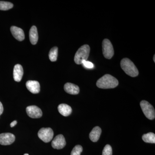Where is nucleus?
Wrapping results in <instances>:
<instances>
[{
	"mask_svg": "<svg viewBox=\"0 0 155 155\" xmlns=\"http://www.w3.org/2000/svg\"><path fill=\"white\" fill-rule=\"evenodd\" d=\"M119 81L116 78L109 74H106L99 79L97 86L102 89L114 88L118 86Z\"/></svg>",
	"mask_w": 155,
	"mask_h": 155,
	"instance_id": "obj_1",
	"label": "nucleus"
},
{
	"mask_svg": "<svg viewBox=\"0 0 155 155\" xmlns=\"http://www.w3.org/2000/svg\"><path fill=\"white\" fill-rule=\"evenodd\" d=\"M121 67L126 74L131 77H136L139 74L137 68L133 62L127 58H124L121 61Z\"/></svg>",
	"mask_w": 155,
	"mask_h": 155,
	"instance_id": "obj_2",
	"label": "nucleus"
},
{
	"mask_svg": "<svg viewBox=\"0 0 155 155\" xmlns=\"http://www.w3.org/2000/svg\"><path fill=\"white\" fill-rule=\"evenodd\" d=\"M90 52V48L87 45H84L81 47L75 54L74 61L76 64L79 65L82 62L86 61L88 58Z\"/></svg>",
	"mask_w": 155,
	"mask_h": 155,
	"instance_id": "obj_3",
	"label": "nucleus"
},
{
	"mask_svg": "<svg viewBox=\"0 0 155 155\" xmlns=\"http://www.w3.org/2000/svg\"><path fill=\"white\" fill-rule=\"evenodd\" d=\"M140 105L143 114L147 119L150 120L155 119L154 108L151 104L147 101H142L140 103Z\"/></svg>",
	"mask_w": 155,
	"mask_h": 155,
	"instance_id": "obj_4",
	"label": "nucleus"
},
{
	"mask_svg": "<svg viewBox=\"0 0 155 155\" xmlns=\"http://www.w3.org/2000/svg\"><path fill=\"white\" fill-rule=\"evenodd\" d=\"M103 54L105 58L110 59L114 54V48L110 41L108 39H105L102 43Z\"/></svg>",
	"mask_w": 155,
	"mask_h": 155,
	"instance_id": "obj_5",
	"label": "nucleus"
},
{
	"mask_svg": "<svg viewBox=\"0 0 155 155\" xmlns=\"http://www.w3.org/2000/svg\"><path fill=\"white\" fill-rule=\"evenodd\" d=\"M39 138L45 143H48L51 141L54 136V132L51 128H41L38 132Z\"/></svg>",
	"mask_w": 155,
	"mask_h": 155,
	"instance_id": "obj_6",
	"label": "nucleus"
},
{
	"mask_svg": "<svg viewBox=\"0 0 155 155\" xmlns=\"http://www.w3.org/2000/svg\"><path fill=\"white\" fill-rule=\"evenodd\" d=\"M26 113L28 116L33 119H37L42 116L41 110L36 106H30L26 108Z\"/></svg>",
	"mask_w": 155,
	"mask_h": 155,
	"instance_id": "obj_7",
	"label": "nucleus"
},
{
	"mask_svg": "<svg viewBox=\"0 0 155 155\" xmlns=\"http://www.w3.org/2000/svg\"><path fill=\"white\" fill-rule=\"evenodd\" d=\"M15 140V136L12 134L5 133L0 134V144L2 145H11L14 142Z\"/></svg>",
	"mask_w": 155,
	"mask_h": 155,
	"instance_id": "obj_8",
	"label": "nucleus"
},
{
	"mask_svg": "<svg viewBox=\"0 0 155 155\" xmlns=\"http://www.w3.org/2000/svg\"><path fill=\"white\" fill-rule=\"evenodd\" d=\"M66 145V141L64 136L62 134L57 135L52 142L51 145L53 148L56 149H63Z\"/></svg>",
	"mask_w": 155,
	"mask_h": 155,
	"instance_id": "obj_9",
	"label": "nucleus"
},
{
	"mask_svg": "<svg viewBox=\"0 0 155 155\" xmlns=\"http://www.w3.org/2000/svg\"><path fill=\"white\" fill-rule=\"evenodd\" d=\"M26 86L28 91L32 94L38 93L40 91V85L36 81H28L26 82Z\"/></svg>",
	"mask_w": 155,
	"mask_h": 155,
	"instance_id": "obj_10",
	"label": "nucleus"
},
{
	"mask_svg": "<svg viewBox=\"0 0 155 155\" xmlns=\"http://www.w3.org/2000/svg\"><path fill=\"white\" fill-rule=\"evenodd\" d=\"M11 31L13 36L19 41H22L25 39L24 31L22 28L12 26L11 28Z\"/></svg>",
	"mask_w": 155,
	"mask_h": 155,
	"instance_id": "obj_11",
	"label": "nucleus"
},
{
	"mask_svg": "<svg viewBox=\"0 0 155 155\" xmlns=\"http://www.w3.org/2000/svg\"><path fill=\"white\" fill-rule=\"evenodd\" d=\"M23 75V69L22 66L19 64L15 65L13 72L14 80L17 82H19L22 80Z\"/></svg>",
	"mask_w": 155,
	"mask_h": 155,
	"instance_id": "obj_12",
	"label": "nucleus"
},
{
	"mask_svg": "<svg viewBox=\"0 0 155 155\" xmlns=\"http://www.w3.org/2000/svg\"><path fill=\"white\" fill-rule=\"evenodd\" d=\"M64 88L66 92L72 95L78 94L80 91L78 86L71 83H66L64 85Z\"/></svg>",
	"mask_w": 155,
	"mask_h": 155,
	"instance_id": "obj_13",
	"label": "nucleus"
},
{
	"mask_svg": "<svg viewBox=\"0 0 155 155\" xmlns=\"http://www.w3.org/2000/svg\"><path fill=\"white\" fill-rule=\"evenodd\" d=\"M101 132L102 130L101 127L98 126L94 127L90 133L89 137L91 140L94 142L97 141L99 139Z\"/></svg>",
	"mask_w": 155,
	"mask_h": 155,
	"instance_id": "obj_14",
	"label": "nucleus"
},
{
	"mask_svg": "<svg viewBox=\"0 0 155 155\" xmlns=\"http://www.w3.org/2000/svg\"><path fill=\"white\" fill-rule=\"evenodd\" d=\"M58 110L59 113L64 116H69L72 112V108L66 104L59 105L58 107Z\"/></svg>",
	"mask_w": 155,
	"mask_h": 155,
	"instance_id": "obj_15",
	"label": "nucleus"
},
{
	"mask_svg": "<svg viewBox=\"0 0 155 155\" xmlns=\"http://www.w3.org/2000/svg\"><path fill=\"white\" fill-rule=\"evenodd\" d=\"M38 36L36 26H32L29 31V39L31 44L36 45L38 41Z\"/></svg>",
	"mask_w": 155,
	"mask_h": 155,
	"instance_id": "obj_16",
	"label": "nucleus"
},
{
	"mask_svg": "<svg viewBox=\"0 0 155 155\" xmlns=\"http://www.w3.org/2000/svg\"><path fill=\"white\" fill-rule=\"evenodd\" d=\"M142 139L145 142L149 143H155V134L153 133L149 132L143 134L142 136Z\"/></svg>",
	"mask_w": 155,
	"mask_h": 155,
	"instance_id": "obj_17",
	"label": "nucleus"
},
{
	"mask_svg": "<svg viewBox=\"0 0 155 155\" xmlns=\"http://www.w3.org/2000/svg\"><path fill=\"white\" fill-rule=\"evenodd\" d=\"M58 48L55 47L50 50L49 57L50 61L52 62H55L57 61L58 56Z\"/></svg>",
	"mask_w": 155,
	"mask_h": 155,
	"instance_id": "obj_18",
	"label": "nucleus"
},
{
	"mask_svg": "<svg viewBox=\"0 0 155 155\" xmlns=\"http://www.w3.org/2000/svg\"><path fill=\"white\" fill-rule=\"evenodd\" d=\"M14 5L9 2L0 1V10L7 11L13 8Z\"/></svg>",
	"mask_w": 155,
	"mask_h": 155,
	"instance_id": "obj_19",
	"label": "nucleus"
},
{
	"mask_svg": "<svg viewBox=\"0 0 155 155\" xmlns=\"http://www.w3.org/2000/svg\"><path fill=\"white\" fill-rule=\"evenodd\" d=\"M82 150H83L82 147L79 145H78L73 148V150L71 152V155H80Z\"/></svg>",
	"mask_w": 155,
	"mask_h": 155,
	"instance_id": "obj_20",
	"label": "nucleus"
},
{
	"mask_svg": "<svg viewBox=\"0 0 155 155\" xmlns=\"http://www.w3.org/2000/svg\"><path fill=\"white\" fill-rule=\"evenodd\" d=\"M113 151L112 147L109 144L106 145L103 150L102 155H112Z\"/></svg>",
	"mask_w": 155,
	"mask_h": 155,
	"instance_id": "obj_21",
	"label": "nucleus"
},
{
	"mask_svg": "<svg viewBox=\"0 0 155 155\" xmlns=\"http://www.w3.org/2000/svg\"><path fill=\"white\" fill-rule=\"evenodd\" d=\"M84 67L87 69H91L94 67V65L91 62L88 61H84L82 62Z\"/></svg>",
	"mask_w": 155,
	"mask_h": 155,
	"instance_id": "obj_22",
	"label": "nucleus"
},
{
	"mask_svg": "<svg viewBox=\"0 0 155 155\" xmlns=\"http://www.w3.org/2000/svg\"><path fill=\"white\" fill-rule=\"evenodd\" d=\"M3 111H4V108L2 103L0 102V116L2 114Z\"/></svg>",
	"mask_w": 155,
	"mask_h": 155,
	"instance_id": "obj_23",
	"label": "nucleus"
},
{
	"mask_svg": "<svg viewBox=\"0 0 155 155\" xmlns=\"http://www.w3.org/2000/svg\"><path fill=\"white\" fill-rule=\"evenodd\" d=\"M17 121H16V120H15V121H13V122H11V127H14V126H15V125H17Z\"/></svg>",
	"mask_w": 155,
	"mask_h": 155,
	"instance_id": "obj_24",
	"label": "nucleus"
},
{
	"mask_svg": "<svg viewBox=\"0 0 155 155\" xmlns=\"http://www.w3.org/2000/svg\"><path fill=\"white\" fill-rule=\"evenodd\" d=\"M153 61H154V62H155V55H154V57H153Z\"/></svg>",
	"mask_w": 155,
	"mask_h": 155,
	"instance_id": "obj_25",
	"label": "nucleus"
},
{
	"mask_svg": "<svg viewBox=\"0 0 155 155\" xmlns=\"http://www.w3.org/2000/svg\"><path fill=\"white\" fill-rule=\"evenodd\" d=\"M24 155H28V153H25V154H24Z\"/></svg>",
	"mask_w": 155,
	"mask_h": 155,
	"instance_id": "obj_26",
	"label": "nucleus"
}]
</instances>
